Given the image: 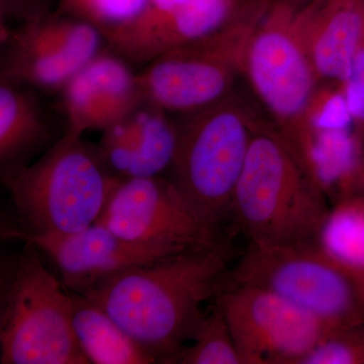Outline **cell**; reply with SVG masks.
Masks as SVG:
<instances>
[{"label":"cell","instance_id":"cell-1","mask_svg":"<svg viewBox=\"0 0 364 364\" xmlns=\"http://www.w3.org/2000/svg\"><path fill=\"white\" fill-rule=\"evenodd\" d=\"M225 247L191 249L117 270L81 294L100 306L155 363H177L205 315L202 306L229 287Z\"/></svg>","mask_w":364,"mask_h":364},{"label":"cell","instance_id":"cell-2","mask_svg":"<svg viewBox=\"0 0 364 364\" xmlns=\"http://www.w3.org/2000/svg\"><path fill=\"white\" fill-rule=\"evenodd\" d=\"M327 193L267 117L254 129L235 188L231 219L253 246L316 243Z\"/></svg>","mask_w":364,"mask_h":364},{"label":"cell","instance_id":"cell-3","mask_svg":"<svg viewBox=\"0 0 364 364\" xmlns=\"http://www.w3.org/2000/svg\"><path fill=\"white\" fill-rule=\"evenodd\" d=\"M176 116L169 181L205 221L220 228L231 219L235 188L262 116L236 90L217 104Z\"/></svg>","mask_w":364,"mask_h":364},{"label":"cell","instance_id":"cell-4","mask_svg":"<svg viewBox=\"0 0 364 364\" xmlns=\"http://www.w3.org/2000/svg\"><path fill=\"white\" fill-rule=\"evenodd\" d=\"M117 179L95 147L70 131L37 161L1 173L21 231L33 235L77 233L95 224Z\"/></svg>","mask_w":364,"mask_h":364},{"label":"cell","instance_id":"cell-5","mask_svg":"<svg viewBox=\"0 0 364 364\" xmlns=\"http://www.w3.org/2000/svg\"><path fill=\"white\" fill-rule=\"evenodd\" d=\"M298 9L286 0H273L251 33L241 60V77L312 176L311 109L321 83L299 38Z\"/></svg>","mask_w":364,"mask_h":364},{"label":"cell","instance_id":"cell-6","mask_svg":"<svg viewBox=\"0 0 364 364\" xmlns=\"http://www.w3.org/2000/svg\"><path fill=\"white\" fill-rule=\"evenodd\" d=\"M26 244L2 284L0 363L88 364L72 325L71 294Z\"/></svg>","mask_w":364,"mask_h":364},{"label":"cell","instance_id":"cell-7","mask_svg":"<svg viewBox=\"0 0 364 364\" xmlns=\"http://www.w3.org/2000/svg\"><path fill=\"white\" fill-rule=\"evenodd\" d=\"M229 284L267 289L335 328L364 321V291L317 244L253 246Z\"/></svg>","mask_w":364,"mask_h":364},{"label":"cell","instance_id":"cell-8","mask_svg":"<svg viewBox=\"0 0 364 364\" xmlns=\"http://www.w3.org/2000/svg\"><path fill=\"white\" fill-rule=\"evenodd\" d=\"M255 16L236 11L221 28L150 62L136 74L146 102L169 114L200 111L235 91Z\"/></svg>","mask_w":364,"mask_h":364},{"label":"cell","instance_id":"cell-9","mask_svg":"<svg viewBox=\"0 0 364 364\" xmlns=\"http://www.w3.org/2000/svg\"><path fill=\"white\" fill-rule=\"evenodd\" d=\"M104 43L95 26L58 11L1 28L0 79L60 93L102 51Z\"/></svg>","mask_w":364,"mask_h":364},{"label":"cell","instance_id":"cell-10","mask_svg":"<svg viewBox=\"0 0 364 364\" xmlns=\"http://www.w3.org/2000/svg\"><path fill=\"white\" fill-rule=\"evenodd\" d=\"M217 301L242 364H301L328 333L337 329L259 287L232 286Z\"/></svg>","mask_w":364,"mask_h":364},{"label":"cell","instance_id":"cell-11","mask_svg":"<svg viewBox=\"0 0 364 364\" xmlns=\"http://www.w3.org/2000/svg\"><path fill=\"white\" fill-rule=\"evenodd\" d=\"M97 224L127 240L182 247H224L219 228L208 224L169 178H119Z\"/></svg>","mask_w":364,"mask_h":364},{"label":"cell","instance_id":"cell-12","mask_svg":"<svg viewBox=\"0 0 364 364\" xmlns=\"http://www.w3.org/2000/svg\"><path fill=\"white\" fill-rule=\"evenodd\" d=\"M4 233L49 255L61 270L65 286L77 294L109 273L191 250L172 244L127 240L97 223L72 234L33 235L14 228Z\"/></svg>","mask_w":364,"mask_h":364},{"label":"cell","instance_id":"cell-13","mask_svg":"<svg viewBox=\"0 0 364 364\" xmlns=\"http://www.w3.org/2000/svg\"><path fill=\"white\" fill-rule=\"evenodd\" d=\"M60 95L66 131L78 135L105 131L130 117L145 102L136 74L128 62L109 49L86 64Z\"/></svg>","mask_w":364,"mask_h":364},{"label":"cell","instance_id":"cell-14","mask_svg":"<svg viewBox=\"0 0 364 364\" xmlns=\"http://www.w3.org/2000/svg\"><path fill=\"white\" fill-rule=\"evenodd\" d=\"M238 0H191L165 14L143 13L129 25L102 33L109 51L128 63L149 64L165 53L221 28Z\"/></svg>","mask_w":364,"mask_h":364},{"label":"cell","instance_id":"cell-15","mask_svg":"<svg viewBox=\"0 0 364 364\" xmlns=\"http://www.w3.org/2000/svg\"><path fill=\"white\" fill-rule=\"evenodd\" d=\"M168 114L145 100L130 117L104 131L95 148L112 176L154 177L169 169L177 129L174 117Z\"/></svg>","mask_w":364,"mask_h":364},{"label":"cell","instance_id":"cell-16","mask_svg":"<svg viewBox=\"0 0 364 364\" xmlns=\"http://www.w3.org/2000/svg\"><path fill=\"white\" fill-rule=\"evenodd\" d=\"M294 25L321 83L341 85L364 37V0H312Z\"/></svg>","mask_w":364,"mask_h":364},{"label":"cell","instance_id":"cell-17","mask_svg":"<svg viewBox=\"0 0 364 364\" xmlns=\"http://www.w3.org/2000/svg\"><path fill=\"white\" fill-rule=\"evenodd\" d=\"M61 136L36 88L0 79L1 173L32 164Z\"/></svg>","mask_w":364,"mask_h":364},{"label":"cell","instance_id":"cell-18","mask_svg":"<svg viewBox=\"0 0 364 364\" xmlns=\"http://www.w3.org/2000/svg\"><path fill=\"white\" fill-rule=\"evenodd\" d=\"M71 301L74 334L90 363H155L97 304L77 293L71 294Z\"/></svg>","mask_w":364,"mask_h":364},{"label":"cell","instance_id":"cell-19","mask_svg":"<svg viewBox=\"0 0 364 364\" xmlns=\"http://www.w3.org/2000/svg\"><path fill=\"white\" fill-rule=\"evenodd\" d=\"M316 244L364 291V195L340 196L318 235Z\"/></svg>","mask_w":364,"mask_h":364},{"label":"cell","instance_id":"cell-20","mask_svg":"<svg viewBox=\"0 0 364 364\" xmlns=\"http://www.w3.org/2000/svg\"><path fill=\"white\" fill-rule=\"evenodd\" d=\"M177 363L242 364L233 335L219 301L203 315Z\"/></svg>","mask_w":364,"mask_h":364},{"label":"cell","instance_id":"cell-21","mask_svg":"<svg viewBox=\"0 0 364 364\" xmlns=\"http://www.w3.org/2000/svg\"><path fill=\"white\" fill-rule=\"evenodd\" d=\"M150 2L151 0H60L56 11L87 21L102 35L136 20Z\"/></svg>","mask_w":364,"mask_h":364},{"label":"cell","instance_id":"cell-22","mask_svg":"<svg viewBox=\"0 0 364 364\" xmlns=\"http://www.w3.org/2000/svg\"><path fill=\"white\" fill-rule=\"evenodd\" d=\"M301 364H364V321L328 333Z\"/></svg>","mask_w":364,"mask_h":364},{"label":"cell","instance_id":"cell-23","mask_svg":"<svg viewBox=\"0 0 364 364\" xmlns=\"http://www.w3.org/2000/svg\"><path fill=\"white\" fill-rule=\"evenodd\" d=\"M341 88L354 130H360L364 128V37Z\"/></svg>","mask_w":364,"mask_h":364},{"label":"cell","instance_id":"cell-24","mask_svg":"<svg viewBox=\"0 0 364 364\" xmlns=\"http://www.w3.org/2000/svg\"><path fill=\"white\" fill-rule=\"evenodd\" d=\"M60 0H0L1 28L21 25L54 13L55 4Z\"/></svg>","mask_w":364,"mask_h":364},{"label":"cell","instance_id":"cell-25","mask_svg":"<svg viewBox=\"0 0 364 364\" xmlns=\"http://www.w3.org/2000/svg\"><path fill=\"white\" fill-rule=\"evenodd\" d=\"M358 143V161L350 181L348 182L343 196L351 193H363L364 195V128L360 130H354Z\"/></svg>","mask_w":364,"mask_h":364},{"label":"cell","instance_id":"cell-26","mask_svg":"<svg viewBox=\"0 0 364 364\" xmlns=\"http://www.w3.org/2000/svg\"><path fill=\"white\" fill-rule=\"evenodd\" d=\"M191 0H151L150 6L144 13L158 14L168 13L179 9Z\"/></svg>","mask_w":364,"mask_h":364},{"label":"cell","instance_id":"cell-27","mask_svg":"<svg viewBox=\"0 0 364 364\" xmlns=\"http://www.w3.org/2000/svg\"><path fill=\"white\" fill-rule=\"evenodd\" d=\"M287 2H289V4H291L296 9H301V7L306 6L309 2L312 1V0H286Z\"/></svg>","mask_w":364,"mask_h":364}]
</instances>
